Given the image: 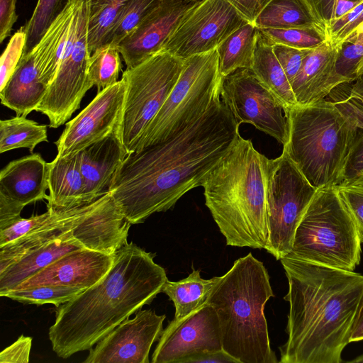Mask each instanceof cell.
I'll return each mask as SVG.
<instances>
[{"label": "cell", "mask_w": 363, "mask_h": 363, "mask_svg": "<svg viewBox=\"0 0 363 363\" xmlns=\"http://www.w3.org/2000/svg\"><path fill=\"white\" fill-rule=\"evenodd\" d=\"M122 65L120 52L112 45H106L91 53L88 69L91 86H96L97 92L118 81Z\"/></svg>", "instance_id": "32"}, {"label": "cell", "mask_w": 363, "mask_h": 363, "mask_svg": "<svg viewBox=\"0 0 363 363\" xmlns=\"http://www.w3.org/2000/svg\"><path fill=\"white\" fill-rule=\"evenodd\" d=\"M259 30L247 22L219 45L216 50L223 77L238 69H251Z\"/></svg>", "instance_id": "28"}, {"label": "cell", "mask_w": 363, "mask_h": 363, "mask_svg": "<svg viewBox=\"0 0 363 363\" xmlns=\"http://www.w3.org/2000/svg\"><path fill=\"white\" fill-rule=\"evenodd\" d=\"M83 290L63 286H39L24 289H11L0 294L28 304L52 303L56 307L70 301Z\"/></svg>", "instance_id": "35"}, {"label": "cell", "mask_w": 363, "mask_h": 363, "mask_svg": "<svg viewBox=\"0 0 363 363\" xmlns=\"http://www.w3.org/2000/svg\"><path fill=\"white\" fill-rule=\"evenodd\" d=\"M88 3L76 0L74 12L57 75L35 111L45 115L49 127L67 123L92 86L88 79L91 53L88 49Z\"/></svg>", "instance_id": "11"}, {"label": "cell", "mask_w": 363, "mask_h": 363, "mask_svg": "<svg viewBox=\"0 0 363 363\" xmlns=\"http://www.w3.org/2000/svg\"><path fill=\"white\" fill-rule=\"evenodd\" d=\"M48 126L16 116L0 121V152L26 147L30 152L42 142H48Z\"/></svg>", "instance_id": "30"}, {"label": "cell", "mask_w": 363, "mask_h": 363, "mask_svg": "<svg viewBox=\"0 0 363 363\" xmlns=\"http://www.w3.org/2000/svg\"><path fill=\"white\" fill-rule=\"evenodd\" d=\"M356 30L363 32V23L361 24Z\"/></svg>", "instance_id": "54"}, {"label": "cell", "mask_w": 363, "mask_h": 363, "mask_svg": "<svg viewBox=\"0 0 363 363\" xmlns=\"http://www.w3.org/2000/svg\"><path fill=\"white\" fill-rule=\"evenodd\" d=\"M220 99L237 123H250L285 145L289 139L287 111L282 102L250 69L222 78Z\"/></svg>", "instance_id": "12"}, {"label": "cell", "mask_w": 363, "mask_h": 363, "mask_svg": "<svg viewBox=\"0 0 363 363\" xmlns=\"http://www.w3.org/2000/svg\"><path fill=\"white\" fill-rule=\"evenodd\" d=\"M83 248L71 231L30 252L0 274V294L14 289L64 255Z\"/></svg>", "instance_id": "24"}, {"label": "cell", "mask_w": 363, "mask_h": 363, "mask_svg": "<svg viewBox=\"0 0 363 363\" xmlns=\"http://www.w3.org/2000/svg\"><path fill=\"white\" fill-rule=\"evenodd\" d=\"M266 174V250L280 260L291 252L296 229L317 189L284 150L279 157L268 160Z\"/></svg>", "instance_id": "10"}, {"label": "cell", "mask_w": 363, "mask_h": 363, "mask_svg": "<svg viewBox=\"0 0 363 363\" xmlns=\"http://www.w3.org/2000/svg\"><path fill=\"white\" fill-rule=\"evenodd\" d=\"M361 241L335 186L318 189L296 229L287 255L347 271L360 262Z\"/></svg>", "instance_id": "7"}, {"label": "cell", "mask_w": 363, "mask_h": 363, "mask_svg": "<svg viewBox=\"0 0 363 363\" xmlns=\"http://www.w3.org/2000/svg\"><path fill=\"white\" fill-rule=\"evenodd\" d=\"M289 139L283 150L315 188L336 186L358 127L326 99L308 106L296 105L286 113Z\"/></svg>", "instance_id": "6"}, {"label": "cell", "mask_w": 363, "mask_h": 363, "mask_svg": "<svg viewBox=\"0 0 363 363\" xmlns=\"http://www.w3.org/2000/svg\"><path fill=\"white\" fill-rule=\"evenodd\" d=\"M272 46L273 43L259 30L251 70L282 102L288 111L297 105V103L291 84L273 51Z\"/></svg>", "instance_id": "25"}, {"label": "cell", "mask_w": 363, "mask_h": 363, "mask_svg": "<svg viewBox=\"0 0 363 363\" xmlns=\"http://www.w3.org/2000/svg\"><path fill=\"white\" fill-rule=\"evenodd\" d=\"M25 206L0 194V230L6 228L21 218Z\"/></svg>", "instance_id": "47"}, {"label": "cell", "mask_w": 363, "mask_h": 363, "mask_svg": "<svg viewBox=\"0 0 363 363\" xmlns=\"http://www.w3.org/2000/svg\"><path fill=\"white\" fill-rule=\"evenodd\" d=\"M363 171V129L359 128L350 150L343 173V180ZM342 180V181H343Z\"/></svg>", "instance_id": "45"}, {"label": "cell", "mask_w": 363, "mask_h": 363, "mask_svg": "<svg viewBox=\"0 0 363 363\" xmlns=\"http://www.w3.org/2000/svg\"><path fill=\"white\" fill-rule=\"evenodd\" d=\"M52 211L32 216L28 218H21L6 228L0 230V247L9 243L29 233L40 229L48 224L52 217Z\"/></svg>", "instance_id": "40"}, {"label": "cell", "mask_w": 363, "mask_h": 363, "mask_svg": "<svg viewBox=\"0 0 363 363\" xmlns=\"http://www.w3.org/2000/svg\"><path fill=\"white\" fill-rule=\"evenodd\" d=\"M246 23L228 0H199L183 16L162 50L184 60L217 49Z\"/></svg>", "instance_id": "13"}, {"label": "cell", "mask_w": 363, "mask_h": 363, "mask_svg": "<svg viewBox=\"0 0 363 363\" xmlns=\"http://www.w3.org/2000/svg\"><path fill=\"white\" fill-rule=\"evenodd\" d=\"M268 160L239 135L202 184L205 204L227 245L267 247Z\"/></svg>", "instance_id": "4"}, {"label": "cell", "mask_w": 363, "mask_h": 363, "mask_svg": "<svg viewBox=\"0 0 363 363\" xmlns=\"http://www.w3.org/2000/svg\"><path fill=\"white\" fill-rule=\"evenodd\" d=\"M164 315L139 310L99 340L84 363H149V354L163 331Z\"/></svg>", "instance_id": "16"}, {"label": "cell", "mask_w": 363, "mask_h": 363, "mask_svg": "<svg viewBox=\"0 0 363 363\" xmlns=\"http://www.w3.org/2000/svg\"><path fill=\"white\" fill-rule=\"evenodd\" d=\"M184 60L161 50L122 74L125 93L116 133L130 153L175 85Z\"/></svg>", "instance_id": "9"}, {"label": "cell", "mask_w": 363, "mask_h": 363, "mask_svg": "<svg viewBox=\"0 0 363 363\" xmlns=\"http://www.w3.org/2000/svg\"><path fill=\"white\" fill-rule=\"evenodd\" d=\"M289 303L281 363H340L363 291V275L286 256Z\"/></svg>", "instance_id": "2"}, {"label": "cell", "mask_w": 363, "mask_h": 363, "mask_svg": "<svg viewBox=\"0 0 363 363\" xmlns=\"http://www.w3.org/2000/svg\"><path fill=\"white\" fill-rule=\"evenodd\" d=\"M48 208L67 209L89 203L80 169L79 152L63 157L57 155L48 162Z\"/></svg>", "instance_id": "22"}, {"label": "cell", "mask_w": 363, "mask_h": 363, "mask_svg": "<svg viewBox=\"0 0 363 363\" xmlns=\"http://www.w3.org/2000/svg\"><path fill=\"white\" fill-rule=\"evenodd\" d=\"M218 277L204 279L200 271L193 269L189 275L178 281L167 280L162 292L167 294L175 307L174 318H182L207 302Z\"/></svg>", "instance_id": "27"}, {"label": "cell", "mask_w": 363, "mask_h": 363, "mask_svg": "<svg viewBox=\"0 0 363 363\" xmlns=\"http://www.w3.org/2000/svg\"><path fill=\"white\" fill-rule=\"evenodd\" d=\"M128 154L116 131L79 152L89 203L109 192L113 177Z\"/></svg>", "instance_id": "20"}, {"label": "cell", "mask_w": 363, "mask_h": 363, "mask_svg": "<svg viewBox=\"0 0 363 363\" xmlns=\"http://www.w3.org/2000/svg\"><path fill=\"white\" fill-rule=\"evenodd\" d=\"M183 363H239L223 349L200 353L184 360Z\"/></svg>", "instance_id": "49"}, {"label": "cell", "mask_w": 363, "mask_h": 363, "mask_svg": "<svg viewBox=\"0 0 363 363\" xmlns=\"http://www.w3.org/2000/svg\"><path fill=\"white\" fill-rule=\"evenodd\" d=\"M88 3L87 42L89 52L103 46L128 0H86Z\"/></svg>", "instance_id": "31"}, {"label": "cell", "mask_w": 363, "mask_h": 363, "mask_svg": "<svg viewBox=\"0 0 363 363\" xmlns=\"http://www.w3.org/2000/svg\"><path fill=\"white\" fill-rule=\"evenodd\" d=\"M335 68L348 82L363 75V32L356 30L338 44Z\"/></svg>", "instance_id": "36"}, {"label": "cell", "mask_w": 363, "mask_h": 363, "mask_svg": "<svg viewBox=\"0 0 363 363\" xmlns=\"http://www.w3.org/2000/svg\"><path fill=\"white\" fill-rule=\"evenodd\" d=\"M162 0H128L104 45L116 46L159 5Z\"/></svg>", "instance_id": "33"}, {"label": "cell", "mask_w": 363, "mask_h": 363, "mask_svg": "<svg viewBox=\"0 0 363 363\" xmlns=\"http://www.w3.org/2000/svg\"><path fill=\"white\" fill-rule=\"evenodd\" d=\"M240 125L218 99L196 121L174 137L128 153L109 193L131 224L172 208L232 147Z\"/></svg>", "instance_id": "1"}, {"label": "cell", "mask_w": 363, "mask_h": 363, "mask_svg": "<svg viewBox=\"0 0 363 363\" xmlns=\"http://www.w3.org/2000/svg\"><path fill=\"white\" fill-rule=\"evenodd\" d=\"M190 1H199V0H190Z\"/></svg>", "instance_id": "55"}, {"label": "cell", "mask_w": 363, "mask_h": 363, "mask_svg": "<svg viewBox=\"0 0 363 363\" xmlns=\"http://www.w3.org/2000/svg\"><path fill=\"white\" fill-rule=\"evenodd\" d=\"M48 88L40 80L35 59L30 50L23 54L15 72L0 91L1 103L15 111L16 116L26 117L35 111Z\"/></svg>", "instance_id": "23"}, {"label": "cell", "mask_w": 363, "mask_h": 363, "mask_svg": "<svg viewBox=\"0 0 363 363\" xmlns=\"http://www.w3.org/2000/svg\"><path fill=\"white\" fill-rule=\"evenodd\" d=\"M350 362H354V363H363V353L357 357H356L354 359L350 361Z\"/></svg>", "instance_id": "53"}, {"label": "cell", "mask_w": 363, "mask_h": 363, "mask_svg": "<svg viewBox=\"0 0 363 363\" xmlns=\"http://www.w3.org/2000/svg\"><path fill=\"white\" fill-rule=\"evenodd\" d=\"M259 30L274 44H281L298 49H314L328 40L327 31L318 28Z\"/></svg>", "instance_id": "37"}, {"label": "cell", "mask_w": 363, "mask_h": 363, "mask_svg": "<svg viewBox=\"0 0 363 363\" xmlns=\"http://www.w3.org/2000/svg\"><path fill=\"white\" fill-rule=\"evenodd\" d=\"M221 349L218 319L206 302L188 315L169 322L158 340L151 362L183 363L193 355Z\"/></svg>", "instance_id": "15"}, {"label": "cell", "mask_w": 363, "mask_h": 363, "mask_svg": "<svg viewBox=\"0 0 363 363\" xmlns=\"http://www.w3.org/2000/svg\"><path fill=\"white\" fill-rule=\"evenodd\" d=\"M197 1L162 0L140 25L117 46L126 68L140 64L163 47L186 11Z\"/></svg>", "instance_id": "17"}, {"label": "cell", "mask_w": 363, "mask_h": 363, "mask_svg": "<svg viewBox=\"0 0 363 363\" xmlns=\"http://www.w3.org/2000/svg\"><path fill=\"white\" fill-rule=\"evenodd\" d=\"M26 33L21 27L11 38L0 60V91L4 89L24 54Z\"/></svg>", "instance_id": "39"}, {"label": "cell", "mask_w": 363, "mask_h": 363, "mask_svg": "<svg viewBox=\"0 0 363 363\" xmlns=\"http://www.w3.org/2000/svg\"><path fill=\"white\" fill-rule=\"evenodd\" d=\"M48 162L39 153L9 162L0 172V194L26 206L48 199Z\"/></svg>", "instance_id": "21"}, {"label": "cell", "mask_w": 363, "mask_h": 363, "mask_svg": "<svg viewBox=\"0 0 363 363\" xmlns=\"http://www.w3.org/2000/svg\"><path fill=\"white\" fill-rule=\"evenodd\" d=\"M71 0H38L33 13L24 26L26 43L24 53L32 50Z\"/></svg>", "instance_id": "34"}, {"label": "cell", "mask_w": 363, "mask_h": 363, "mask_svg": "<svg viewBox=\"0 0 363 363\" xmlns=\"http://www.w3.org/2000/svg\"><path fill=\"white\" fill-rule=\"evenodd\" d=\"M253 24L259 29L318 28L327 31L306 0H272Z\"/></svg>", "instance_id": "26"}, {"label": "cell", "mask_w": 363, "mask_h": 363, "mask_svg": "<svg viewBox=\"0 0 363 363\" xmlns=\"http://www.w3.org/2000/svg\"><path fill=\"white\" fill-rule=\"evenodd\" d=\"M32 345V338L21 335L0 354L1 363H28Z\"/></svg>", "instance_id": "44"}, {"label": "cell", "mask_w": 363, "mask_h": 363, "mask_svg": "<svg viewBox=\"0 0 363 363\" xmlns=\"http://www.w3.org/2000/svg\"><path fill=\"white\" fill-rule=\"evenodd\" d=\"M125 84L121 78L97 92L94 99L65 128L55 142L58 156L81 152L116 131L123 106Z\"/></svg>", "instance_id": "14"}, {"label": "cell", "mask_w": 363, "mask_h": 363, "mask_svg": "<svg viewBox=\"0 0 363 363\" xmlns=\"http://www.w3.org/2000/svg\"><path fill=\"white\" fill-rule=\"evenodd\" d=\"M113 255L86 248L69 252L22 281L13 289L63 286L83 291L99 282L110 270Z\"/></svg>", "instance_id": "18"}, {"label": "cell", "mask_w": 363, "mask_h": 363, "mask_svg": "<svg viewBox=\"0 0 363 363\" xmlns=\"http://www.w3.org/2000/svg\"><path fill=\"white\" fill-rule=\"evenodd\" d=\"M17 0H0V43L11 35L18 16L16 13Z\"/></svg>", "instance_id": "46"}, {"label": "cell", "mask_w": 363, "mask_h": 363, "mask_svg": "<svg viewBox=\"0 0 363 363\" xmlns=\"http://www.w3.org/2000/svg\"><path fill=\"white\" fill-rule=\"evenodd\" d=\"M327 30L341 16L358 4L354 0H306ZM360 3V2H359Z\"/></svg>", "instance_id": "41"}, {"label": "cell", "mask_w": 363, "mask_h": 363, "mask_svg": "<svg viewBox=\"0 0 363 363\" xmlns=\"http://www.w3.org/2000/svg\"><path fill=\"white\" fill-rule=\"evenodd\" d=\"M264 264L251 252L235 261L213 286L207 303L215 310L222 348L239 363H277L264 315L274 297Z\"/></svg>", "instance_id": "5"}, {"label": "cell", "mask_w": 363, "mask_h": 363, "mask_svg": "<svg viewBox=\"0 0 363 363\" xmlns=\"http://www.w3.org/2000/svg\"><path fill=\"white\" fill-rule=\"evenodd\" d=\"M248 22L254 23L262 11L272 0H228Z\"/></svg>", "instance_id": "48"}, {"label": "cell", "mask_w": 363, "mask_h": 363, "mask_svg": "<svg viewBox=\"0 0 363 363\" xmlns=\"http://www.w3.org/2000/svg\"><path fill=\"white\" fill-rule=\"evenodd\" d=\"M113 255L110 270L99 282L57 307L48 335L59 357L90 350L162 292L168 279L155 254L131 242Z\"/></svg>", "instance_id": "3"}, {"label": "cell", "mask_w": 363, "mask_h": 363, "mask_svg": "<svg viewBox=\"0 0 363 363\" xmlns=\"http://www.w3.org/2000/svg\"><path fill=\"white\" fill-rule=\"evenodd\" d=\"M363 340V291L352 325L350 342Z\"/></svg>", "instance_id": "51"}, {"label": "cell", "mask_w": 363, "mask_h": 363, "mask_svg": "<svg viewBox=\"0 0 363 363\" xmlns=\"http://www.w3.org/2000/svg\"><path fill=\"white\" fill-rule=\"evenodd\" d=\"M272 48L289 82L291 84L302 65L303 60L311 49H298L274 43H273Z\"/></svg>", "instance_id": "42"}, {"label": "cell", "mask_w": 363, "mask_h": 363, "mask_svg": "<svg viewBox=\"0 0 363 363\" xmlns=\"http://www.w3.org/2000/svg\"><path fill=\"white\" fill-rule=\"evenodd\" d=\"M337 49L338 45L328 39L309 51L291 84L297 105L313 104L338 85L349 83L336 72Z\"/></svg>", "instance_id": "19"}, {"label": "cell", "mask_w": 363, "mask_h": 363, "mask_svg": "<svg viewBox=\"0 0 363 363\" xmlns=\"http://www.w3.org/2000/svg\"><path fill=\"white\" fill-rule=\"evenodd\" d=\"M84 206L63 222L44 226L0 247V274L30 252L71 232L74 220Z\"/></svg>", "instance_id": "29"}, {"label": "cell", "mask_w": 363, "mask_h": 363, "mask_svg": "<svg viewBox=\"0 0 363 363\" xmlns=\"http://www.w3.org/2000/svg\"><path fill=\"white\" fill-rule=\"evenodd\" d=\"M363 23V11L348 26L344 28L333 39L330 40L333 43L338 45L351 35L357 28ZM330 40V39H329Z\"/></svg>", "instance_id": "52"}, {"label": "cell", "mask_w": 363, "mask_h": 363, "mask_svg": "<svg viewBox=\"0 0 363 363\" xmlns=\"http://www.w3.org/2000/svg\"><path fill=\"white\" fill-rule=\"evenodd\" d=\"M335 187L363 242V171L351 179L342 181Z\"/></svg>", "instance_id": "38"}, {"label": "cell", "mask_w": 363, "mask_h": 363, "mask_svg": "<svg viewBox=\"0 0 363 363\" xmlns=\"http://www.w3.org/2000/svg\"><path fill=\"white\" fill-rule=\"evenodd\" d=\"M222 78L216 49L185 59L175 85L133 152L166 141L199 120L220 98Z\"/></svg>", "instance_id": "8"}, {"label": "cell", "mask_w": 363, "mask_h": 363, "mask_svg": "<svg viewBox=\"0 0 363 363\" xmlns=\"http://www.w3.org/2000/svg\"><path fill=\"white\" fill-rule=\"evenodd\" d=\"M362 11L363 1L354 6L331 25L328 30V39H333L344 28L356 19Z\"/></svg>", "instance_id": "50"}, {"label": "cell", "mask_w": 363, "mask_h": 363, "mask_svg": "<svg viewBox=\"0 0 363 363\" xmlns=\"http://www.w3.org/2000/svg\"><path fill=\"white\" fill-rule=\"evenodd\" d=\"M340 110L350 117L359 128L363 129V104L349 96L341 84L336 86L328 96Z\"/></svg>", "instance_id": "43"}]
</instances>
